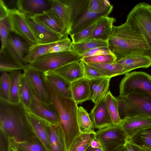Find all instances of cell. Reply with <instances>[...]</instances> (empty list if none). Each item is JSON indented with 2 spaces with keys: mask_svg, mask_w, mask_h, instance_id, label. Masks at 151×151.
I'll return each instance as SVG.
<instances>
[{
  "mask_svg": "<svg viewBox=\"0 0 151 151\" xmlns=\"http://www.w3.org/2000/svg\"><path fill=\"white\" fill-rule=\"evenodd\" d=\"M105 100L113 125H121L123 120L121 119L119 115L116 97L114 96L109 91L105 98Z\"/></svg>",
  "mask_w": 151,
  "mask_h": 151,
  "instance_id": "35",
  "label": "cell"
},
{
  "mask_svg": "<svg viewBox=\"0 0 151 151\" xmlns=\"http://www.w3.org/2000/svg\"><path fill=\"white\" fill-rule=\"evenodd\" d=\"M58 41L46 44L39 43L31 45L29 47L28 54L24 59V62L27 65L48 53L49 49Z\"/></svg>",
  "mask_w": 151,
  "mask_h": 151,
  "instance_id": "30",
  "label": "cell"
},
{
  "mask_svg": "<svg viewBox=\"0 0 151 151\" xmlns=\"http://www.w3.org/2000/svg\"><path fill=\"white\" fill-rule=\"evenodd\" d=\"M38 117L54 124H60L58 111L53 103L47 104L40 101L35 96L28 109H27Z\"/></svg>",
  "mask_w": 151,
  "mask_h": 151,
  "instance_id": "12",
  "label": "cell"
},
{
  "mask_svg": "<svg viewBox=\"0 0 151 151\" xmlns=\"http://www.w3.org/2000/svg\"><path fill=\"white\" fill-rule=\"evenodd\" d=\"M0 129L9 138L18 142L38 138L29 120L27 110L20 102L11 103L0 99Z\"/></svg>",
  "mask_w": 151,
  "mask_h": 151,
  "instance_id": "1",
  "label": "cell"
},
{
  "mask_svg": "<svg viewBox=\"0 0 151 151\" xmlns=\"http://www.w3.org/2000/svg\"><path fill=\"white\" fill-rule=\"evenodd\" d=\"M107 43L116 61L134 55L151 57V52L144 37L126 22L120 26H113Z\"/></svg>",
  "mask_w": 151,
  "mask_h": 151,
  "instance_id": "2",
  "label": "cell"
},
{
  "mask_svg": "<svg viewBox=\"0 0 151 151\" xmlns=\"http://www.w3.org/2000/svg\"><path fill=\"white\" fill-rule=\"evenodd\" d=\"M95 134L81 133L74 140L68 151H86Z\"/></svg>",
  "mask_w": 151,
  "mask_h": 151,
  "instance_id": "38",
  "label": "cell"
},
{
  "mask_svg": "<svg viewBox=\"0 0 151 151\" xmlns=\"http://www.w3.org/2000/svg\"><path fill=\"white\" fill-rule=\"evenodd\" d=\"M10 88V79L7 72H3L0 78V99L8 101Z\"/></svg>",
  "mask_w": 151,
  "mask_h": 151,
  "instance_id": "41",
  "label": "cell"
},
{
  "mask_svg": "<svg viewBox=\"0 0 151 151\" xmlns=\"http://www.w3.org/2000/svg\"><path fill=\"white\" fill-rule=\"evenodd\" d=\"M110 54H112L108 47H101L90 50L83 53L81 55L83 58L100 55Z\"/></svg>",
  "mask_w": 151,
  "mask_h": 151,
  "instance_id": "46",
  "label": "cell"
},
{
  "mask_svg": "<svg viewBox=\"0 0 151 151\" xmlns=\"http://www.w3.org/2000/svg\"><path fill=\"white\" fill-rule=\"evenodd\" d=\"M90 146L93 148H99L104 150L101 142L96 137L95 134L91 142Z\"/></svg>",
  "mask_w": 151,
  "mask_h": 151,
  "instance_id": "48",
  "label": "cell"
},
{
  "mask_svg": "<svg viewBox=\"0 0 151 151\" xmlns=\"http://www.w3.org/2000/svg\"><path fill=\"white\" fill-rule=\"evenodd\" d=\"M116 98L119 115L122 120L127 117L137 115L151 117V95L132 93Z\"/></svg>",
  "mask_w": 151,
  "mask_h": 151,
  "instance_id": "4",
  "label": "cell"
},
{
  "mask_svg": "<svg viewBox=\"0 0 151 151\" xmlns=\"http://www.w3.org/2000/svg\"><path fill=\"white\" fill-rule=\"evenodd\" d=\"M6 16L11 26V32L22 38L31 45L40 43L25 14L17 9L8 8Z\"/></svg>",
  "mask_w": 151,
  "mask_h": 151,
  "instance_id": "8",
  "label": "cell"
},
{
  "mask_svg": "<svg viewBox=\"0 0 151 151\" xmlns=\"http://www.w3.org/2000/svg\"><path fill=\"white\" fill-rule=\"evenodd\" d=\"M77 120L81 133L96 134L94 127L90 114L83 107H78Z\"/></svg>",
  "mask_w": 151,
  "mask_h": 151,
  "instance_id": "32",
  "label": "cell"
},
{
  "mask_svg": "<svg viewBox=\"0 0 151 151\" xmlns=\"http://www.w3.org/2000/svg\"><path fill=\"white\" fill-rule=\"evenodd\" d=\"M149 7H150V13H151V5H149Z\"/></svg>",
  "mask_w": 151,
  "mask_h": 151,
  "instance_id": "51",
  "label": "cell"
},
{
  "mask_svg": "<svg viewBox=\"0 0 151 151\" xmlns=\"http://www.w3.org/2000/svg\"><path fill=\"white\" fill-rule=\"evenodd\" d=\"M44 73L46 82L55 91L63 97L73 99L71 82L52 71Z\"/></svg>",
  "mask_w": 151,
  "mask_h": 151,
  "instance_id": "18",
  "label": "cell"
},
{
  "mask_svg": "<svg viewBox=\"0 0 151 151\" xmlns=\"http://www.w3.org/2000/svg\"><path fill=\"white\" fill-rule=\"evenodd\" d=\"M19 96L20 102L28 109L35 95L29 81L24 73L20 76Z\"/></svg>",
  "mask_w": 151,
  "mask_h": 151,
  "instance_id": "28",
  "label": "cell"
},
{
  "mask_svg": "<svg viewBox=\"0 0 151 151\" xmlns=\"http://www.w3.org/2000/svg\"><path fill=\"white\" fill-rule=\"evenodd\" d=\"M27 113L29 120L35 135L47 151H52L47 132V122L27 110Z\"/></svg>",
  "mask_w": 151,
  "mask_h": 151,
  "instance_id": "22",
  "label": "cell"
},
{
  "mask_svg": "<svg viewBox=\"0 0 151 151\" xmlns=\"http://www.w3.org/2000/svg\"><path fill=\"white\" fill-rule=\"evenodd\" d=\"M16 5L21 12L32 16L42 14L51 9L50 0H19Z\"/></svg>",
  "mask_w": 151,
  "mask_h": 151,
  "instance_id": "15",
  "label": "cell"
},
{
  "mask_svg": "<svg viewBox=\"0 0 151 151\" xmlns=\"http://www.w3.org/2000/svg\"><path fill=\"white\" fill-rule=\"evenodd\" d=\"M123 68V74H126L135 69L147 68L151 66V57L138 55L128 56L116 61Z\"/></svg>",
  "mask_w": 151,
  "mask_h": 151,
  "instance_id": "23",
  "label": "cell"
},
{
  "mask_svg": "<svg viewBox=\"0 0 151 151\" xmlns=\"http://www.w3.org/2000/svg\"><path fill=\"white\" fill-rule=\"evenodd\" d=\"M90 114L94 128L98 130L113 125L105 98L95 104Z\"/></svg>",
  "mask_w": 151,
  "mask_h": 151,
  "instance_id": "14",
  "label": "cell"
},
{
  "mask_svg": "<svg viewBox=\"0 0 151 151\" xmlns=\"http://www.w3.org/2000/svg\"><path fill=\"white\" fill-rule=\"evenodd\" d=\"M9 139L12 151H47L38 138L30 142H18L10 138Z\"/></svg>",
  "mask_w": 151,
  "mask_h": 151,
  "instance_id": "31",
  "label": "cell"
},
{
  "mask_svg": "<svg viewBox=\"0 0 151 151\" xmlns=\"http://www.w3.org/2000/svg\"><path fill=\"white\" fill-rule=\"evenodd\" d=\"M81 60L87 64H102L114 63L116 60L114 56L110 54L83 57Z\"/></svg>",
  "mask_w": 151,
  "mask_h": 151,
  "instance_id": "43",
  "label": "cell"
},
{
  "mask_svg": "<svg viewBox=\"0 0 151 151\" xmlns=\"http://www.w3.org/2000/svg\"><path fill=\"white\" fill-rule=\"evenodd\" d=\"M95 134L104 151H118L124 146L127 139L121 125H113L98 130Z\"/></svg>",
  "mask_w": 151,
  "mask_h": 151,
  "instance_id": "9",
  "label": "cell"
},
{
  "mask_svg": "<svg viewBox=\"0 0 151 151\" xmlns=\"http://www.w3.org/2000/svg\"><path fill=\"white\" fill-rule=\"evenodd\" d=\"M30 46L22 38L10 32L3 50L24 69L27 65L24 62V60L28 54Z\"/></svg>",
  "mask_w": 151,
  "mask_h": 151,
  "instance_id": "11",
  "label": "cell"
},
{
  "mask_svg": "<svg viewBox=\"0 0 151 151\" xmlns=\"http://www.w3.org/2000/svg\"><path fill=\"white\" fill-rule=\"evenodd\" d=\"M72 42L68 36L58 41L48 51V53L60 52L71 51Z\"/></svg>",
  "mask_w": 151,
  "mask_h": 151,
  "instance_id": "44",
  "label": "cell"
},
{
  "mask_svg": "<svg viewBox=\"0 0 151 151\" xmlns=\"http://www.w3.org/2000/svg\"><path fill=\"white\" fill-rule=\"evenodd\" d=\"M21 70H16L10 73V88L8 101L14 104L20 102L19 92L20 76L22 74Z\"/></svg>",
  "mask_w": 151,
  "mask_h": 151,
  "instance_id": "36",
  "label": "cell"
},
{
  "mask_svg": "<svg viewBox=\"0 0 151 151\" xmlns=\"http://www.w3.org/2000/svg\"><path fill=\"white\" fill-rule=\"evenodd\" d=\"M23 67L4 50L0 51V71L9 72L16 70H23Z\"/></svg>",
  "mask_w": 151,
  "mask_h": 151,
  "instance_id": "37",
  "label": "cell"
},
{
  "mask_svg": "<svg viewBox=\"0 0 151 151\" xmlns=\"http://www.w3.org/2000/svg\"><path fill=\"white\" fill-rule=\"evenodd\" d=\"M7 13H0V35L1 40V48L0 51L5 47L6 40L11 27L6 16Z\"/></svg>",
  "mask_w": 151,
  "mask_h": 151,
  "instance_id": "39",
  "label": "cell"
},
{
  "mask_svg": "<svg viewBox=\"0 0 151 151\" xmlns=\"http://www.w3.org/2000/svg\"><path fill=\"white\" fill-rule=\"evenodd\" d=\"M81 56L72 51L48 53L27 66L44 73L60 68L70 63L80 61Z\"/></svg>",
  "mask_w": 151,
  "mask_h": 151,
  "instance_id": "6",
  "label": "cell"
},
{
  "mask_svg": "<svg viewBox=\"0 0 151 151\" xmlns=\"http://www.w3.org/2000/svg\"><path fill=\"white\" fill-rule=\"evenodd\" d=\"M101 47H108L107 42L93 39L77 43L72 42L71 50L81 55L91 49Z\"/></svg>",
  "mask_w": 151,
  "mask_h": 151,
  "instance_id": "34",
  "label": "cell"
},
{
  "mask_svg": "<svg viewBox=\"0 0 151 151\" xmlns=\"http://www.w3.org/2000/svg\"><path fill=\"white\" fill-rule=\"evenodd\" d=\"M113 8L101 13H97L89 10L88 9L74 22L71 28L70 35L95 23L101 18L108 16L112 12Z\"/></svg>",
  "mask_w": 151,
  "mask_h": 151,
  "instance_id": "17",
  "label": "cell"
},
{
  "mask_svg": "<svg viewBox=\"0 0 151 151\" xmlns=\"http://www.w3.org/2000/svg\"><path fill=\"white\" fill-rule=\"evenodd\" d=\"M88 64L106 77L111 78L117 76L123 75V67L116 62L102 64Z\"/></svg>",
  "mask_w": 151,
  "mask_h": 151,
  "instance_id": "33",
  "label": "cell"
},
{
  "mask_svg": "<svg viewBox=\"0 0 151 151\" xmlns=\"http://www.w3.org/2000/svg\"><path fill=\"white\" fill-rule=\"evenodd\" d=\"M142 151H151V150H142Z\"/></svg>",
  "mask_w": 151,
  "mask_h": 151,
  "instance_id": "50",
  "label": "cell"
},
{
  "mask_svg": "<svg viewBox=\"0 0 151 151\" xmlns=\"http://www.w3.org/2000/svg\"><path fill=\"white\" fill-rule=\"evenodd\" d=\"M23 70V73L29 81L35 96L44 103H52L44 73L29 67L27 65Z\"/></svg>",
  "mask_w": 151,
  "mask_h": 151,
  "instance_id": "10",
  "label": "cell"
},
{
  "mask_svg": "<svg viewBox=\"0 0 151 151\" xmlns=\"http://www.w3.org/2000/svg\"><path fill=\"white\" fill-rule=\"evenodd\" d=\"M46 82L51 102L59 113L60 125L63 131L67 151H68L74 140L81 134L77 120L78 107L73 99L62 96Z\"/></svg>",
  "mask_w": 151,
  "mask_h": 151,
  "instance_id": "3",
  "label": "cell"
},
{
  "mask_svg": "<svg viewBox=\"0 0 151 151\" xmlns=\"http://www.w3.org/2000/svg\"><path fill=\"white\" fill-rule=\"evenodd\" d=\"M25 15L28 22L39 41L40 43L46 44L55 42L63 38L60 35L38 22L33 16Z\"/></svg>",
  "mask_w": 151,
  "mask_h": 151,
  "instance_id": "16",
  "label": "cell"
},
{
  "mask_svg": "<svg viewBox=\"0 0 151 151\" xmlns=\"http://www.w3.org/2000/svg\"><path fill=\"white\" fill-rule=\"evenodd\" d=\"M47 129L52 151H67L64 133L60 124L47 122Z\"/></svg>",
  "mask_w": 151,
  "mask_h": 151,
  "instance_id": "21",
  "label": "cell"
},
{
  "mask_svg": "<svg viewBox=\"0 0 151 151\" xmlns=\"http://www.w3.org/2000/svg\"><path fill=\"white\" fill-rule=\"evenodd\" d=\"M115 18L105 16L99 19L96 22L93 30V39L107 42L111 33Z\"/></svg>",
  "mask_w": 151,
  "mask_h": 151,
  "instance_id": "27",
  "label": "cell"
},
{
  "mask_svg": "<svg viewBox=\"0 0 151 151\" xmlns=\"http://www.w3.org/2000/svg\"><path fill=\"white\" fill-rule=\"evenodd\" d=\"M121 126L129 139L139 131L151 126V117L142 115L127 117L123 120Z\"/></svg>",
  "mask_w": 151,
  "mask_h": 151,
  "instance_id": "13",
  "label": "cell"
},
{
  "mask_svg": "<svg viewBox=\"0 0 151 151\" xmlns=\"http://www.w3.org/2000/svg\"><path fill=\"white\" fill-rule=\"evenodd\" d=\"M51 71L71 83L83 77V68L81 61L70 63Z\"/></svg>",
  "mask_w": 151,
  "mask_h": 151,
  "instance_id": "24",
  "label": "cell"
},
{
  "mask_svg": "<svg viewBox=\"0 0 151 151\" xmlns=\"http://www.w3.org/2000/svg\"><path fill=\"white\" fill-rule=\"evenodd\" d=\"M51 9L61 21L65 36L70 35L71 27V11L66 0H50Z\"/></svg>",
  "mask_w": 151,
  "mask_h": 151,
  "instance_id": "20",
  "label": "cell"
},
{
  "mask_svg": "<svg viewBox=\"0 0 151 151\" xmlns=\"http://www.w3.org/2000/svg\"><path fill=\"white\" fill-rule=\"evenodd\" d=\"M73 99L77 104L90 100L89 80L83 77L71 83Z\"/></svg>",
  "mask_w": 151,
  "mask_h": 151,
  "instance_id": "26",
  "label": "cell"
},
{
  "mask_svg": "<svg viewBox=\"0 0 151 151\" xmlns=\"http://www.w3.org/2000/svg\"><path fill=\"white\" fill-rule=\"evenodd\" d=\"M113 8V6L107 0H90L88 9L90 11L97 13L105 12Z\"/></svg>",
  "mask_w": 151,
  "mask_h": 151,
  "instance_id": "42",
  "label": "cell"
},
{
  "mask_svg": "<svg viewBox=\"0 0 151 151\" xmlns=\"http://www.w3.org/2000/svg\"><path fill=\"white\" fill-rule=\"evenodd\" d=\"M127 140L142 149L151 150V126L139 131Z\"/></svg>",
  "mask_w": 151,
  "mask_h": 151,
  "instance_id": "29",
  "label": "cell"
},
{
  "mask_svg": "<svg viewBox=\"0 0 151 151\" xmlns=\"http://www.w3.org/2000/svg\"><path fill=\"white\" fill-rule=\"evenodd\" d=\"M110 79L103 77L89 80L90 100L95 104L105 98L109 91Z\"/></svg>",
  "mask_w": 151,
  "mask_h": 151,
  "instance_id": "25",
  "label": "cell"
},
{
  "mask_svg": "<svg viewBox=\"0 0 151 151\" xmlns=\"http://www.w3.org/2000/svg\"><path fill=\"white\" fill-rule=\"evenodd\" d=\"M149 4H137L127 16L126 22L145 39L151 52V14Z\"/></svg>",
  "mask_w": 151,
  "mask_h": 151,
  "instance_id": "5",
  "label": "cell"
},
{
  "mask_svg": "<svg viewBox=\"0 0 151 151\" xmlns=\"http://www.w3.org/2000/svg\"><path fill=\"white\" fill-rule=\"evenodd\" d=\"M123 147L126 151H142V149L131 144L127 140Z\"/></svg>",
  "mask_w": 151,
  "mask_h": 151,
  "instance_id": "47",
  "label": "cell"
},
{
  "mask_svg": "<svg viewBox=\"0 0 151 151\" xmlns=\"http://www.w3.org/2000/svg\"><path fill=\"white\" fill-rule=\"evenodd\" d=\"M95 23L72 34L70 35L72 42L77 43L93 39V34Z\"/></svg>",
  "mask_w": 151,
  "mask_h": 151,
  "instance_id": "40",
  "label": "cell"
},
{
  "mask_svg": "<svg viewBox=\"0 0 151 151\" xmlns=\"http://www.w3.org/2000/svg\"><path fill=\"white\" fill-rule=\"evenodd\" d=\"M86 151H104V150L101 149L93 148L89 146L86 150Z\"/></svg>",
  "mask_w": 151,
  "mask_h": 151,
  "instance_id": "49",
  "label": "cell"
},
{
  "mask_svg": "<svg viewBox=\"0 0 151 151\" xmlns=\"http://www.w3.org/2000/svg\"><path fill=\"white\" fill-rule=\"evenodd\" d=\"M33 17L38 22L63 37L66 36L61 21L51 9L42 14Z\"/></svg>",
  "mask_w": 151,
  "mask_h": 151,
  "instance_id": "19",
  "label": "cell"
},
{
  "mask_svg": "<svg viewBox=\"0 0 151 151\" xmlns=\"http://www.w3.org/2000/svg\"><path fill=\"white\" fill-rule=\"evenodd\" d=\"M83 68V77L89 80L101 78L106 77L96 69L81 60Z\"/></svg>",
  "mask_w": 151,
  "mask_h": 151,
  "instance_id": "45",
  "label": "cell"
},
{
  "mask_svg": "<svg viewBox=\"0 0 151 151\" xmlns=\"http://www.w3.org/2000/svg\"><path fill=\"white\" fill-rule=\"evenodd\" d=\"M119 96L132 93L151 95V75L142 71H134L125 74L119 86Z\"/></svg>",
  "mask_w": 151,
  "mask_h": 151,
  "instance_id": "7",
  "label": "cell"
}]
</instances>
